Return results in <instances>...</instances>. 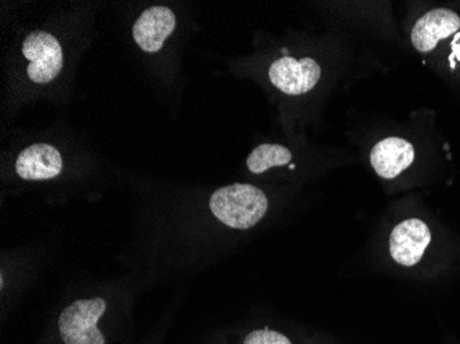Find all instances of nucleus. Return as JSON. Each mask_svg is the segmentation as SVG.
Instances as JSON below:
<instances>
[{"label": "nucleus", "instance_id": "nucleus-1", "mask_svg": "<svg viewBox=\"0 0 460 344\" xmlns=\"http://www.w3.org/2000/svg\"><path fill=\"white\" fill-rule=\"evenodd\" d=\"M411 45L449 77L460 79V12L434 6L423 12L411 28Z\"/></svg>", "mask_w": 460, "mask_h": 344}, {"label": "nucleus", "instance_id": "nucleus-2", "mask_svg": "<svg viewBox=\"0 0 460 344\" xmlns=\"http://www.w3.org/2000/svg\"><path fill=\"white\" fill-rule=\"evenodd\" d=\"M210 209L217 218L234 229L254 227L268 212V198L261 189L234 183L214 191Z\"/></svg>", "mask_w": 460, "mask_h": 344}, {"label": "nucleus", "instance_id": "nucleus-3", "mask_svg": "<svg viewBox=\"0 0 460 344\" xmlns=\"http://www.w3.org/2000/svg\"><path fill=\"white\" fill-rule=\"evenodd\" d=\"M107 310L100 297L76 300L59 315V335L66 344H105L97 324Z\"/></svg>", "mask_w": 460, "mask_h": 344}, {"label": "nucleus", "instance_id": "nucleus-4", "mask_svg": "<svg viewBox=\"0 0 460 344\" xmlns=\"http://www.w3.org/2000/svg\"><path fill=\"white\" fill-rule=\"evenodd\" d=\"M434 242L430 224L420 216H411L392 230L390 256L397 265L412 269L426 260Z\"/></svg>", "mask_w": 460, "mask_h": 344}, {"label": "nucleus", "instance_id": "nucleus-5", "mask_svg": "<svg viewBox=\"0 0 460 344\" xmlns=\"http://www.w3.org/2000/svg\"><path fill=\"white\" fill-rule=\"evenodd\" d=\"M22 54L27 59V74L32 82H53L61 74L64 66L62 48L56 36L45 31H36L28 35L22 43Z\"/></svg>", "mask_w": 460, "mask_h": 344}, {"label": "nucleus", "instance_id": "nucleus-6", "mask_svg": "<svg viewBox=\"0 0 460 344\" xmlns=\"http://www.w3.org/2000/svg\"><path fill=\"white\" fill-rule=\"evenodd\" d=\"M322 76L319 64L312 58L284 57L271 64L269 77L275 87L289 95L305 94Z\"/></svg>", "mask_w": 460, "mask_h": 344}, {"label": "nucleus", "instance_id": "nucleus-7", "mask_svg": "<svg viewBox=\"0 0 460 344\" xmlns=\"http://www.w3.org/2000/svg\"><path fill=\"white\" fill-rule=\"evenodd\" d=\"M416 146L407 138L389 137L372 147L371 164L384 180H394L416 163Z\"/></svg>", "mask_w": 460, "mask_h": 344}, {"label": "nucleus", "instance_id": "nucleus-8", "mask_svg": "<svg viewBox=\"0 0 460 344\" xmlns=\"http://www.w3.org/2000/svg\"><path fill=\"white\" fill-rule=\"evenodd\" d=\"M175 30V14L165 6L145 10L133 27L137 46L145 53H157Z\"/></svg>", "mask_w": 460, "mask_h": 344}, {"label": "nucleus", "instance_id": "nucleus-9", "mask_svg": "<svg viewBox=\"0 0 460 344\" xmlns=\"http://www.w3.org/2000/svg\"><path fill=\"white\" fill-rule=\"evenodd\" d=\"M62 156L49 144H35L18 154L15 172L25 181H46L58 177L62 172Z\"/></svg>", "mask_w": 460, "mask_h": 344}, {"label": "nucleus", "instance_id": "nucleus-10", "mask_svg": "<svg viewBox=\"0 0 460 344\" xmlns=\"http://www.w3.org/2000/svg\"><path fill=\"white\" fill-rule=\"evenodd\" d=\"M291 159V152L283 145L263 144L251 152L247 167L252 174H262L270 168L288 164Z\"/></svg>", "mask_w": 460, "mask_h": 344}, {"label": "nucleus", "instance_id": "nucleus-11", "mask_svg": "<svg viewBox=\"0 0 460 344\" xmlns=\"http://www.w3.org/2000/svg\"><path fill=\"white\" fill-rule=\"evenodd\" d=\"M244 344H292L287 336L270 330L254 331L244 339Z\"/></svg>", "mask_w": 460, "mask_h": 344}]
</instances>
